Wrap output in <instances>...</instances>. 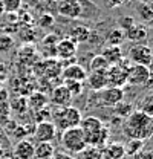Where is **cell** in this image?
Instances as JSON below:
<instances>
[{
	"mask_svg": "<svg viewBox=\"0 0 153 159\" xmlns=\"http://www.w3.org/2000/svg\"><path fill=\"white\" fill-rule=\"evenodd\" d=\"M129 60H121L118 64L107 69V87H123L127 84V70L130 67Z\"/></svg>",
	"mask_w": 153,
	"mask_h": 159,
	"instance_id": "obj_4",
	"label": "cell"
},
{
	"mask_svg": "<svg viewBox=\"0 0 153 159\" xmlns=\"http://www.w3.org/2000/svg\"><path fill=\"white\" fill-rule=\"evenodd\" d=\"M5 77H6V66L0 61V81L5 78Z\"/></svg>",
	"mask_w": 153,
	"mask_h": 159,
	"instance_id": "obj_39",
	"label": "cell"
},
{
	"mask_svg": "<svg viewBox=\"0 0 153 159\" xmlns=\"http://www.w3.org/2000/svg\"><path fill=\"white\" fill-rule=\"evenodd\" d=\"M107 2V5L110 6V8H119V6H123L127 0H106Z\"/></svg>",
	"mask_w": 153,
	"mask_h": 159,
	"instance_id": "obj_38",
	"label": "cell"
},
{
	"mask_svg": "<svg viewBox=\"0 0 153 159\" xmlns=\"http://www.w3.org/2000/svg\"><path fill=\"white\" fill-rule=\"evenodd\" d=\"M78 127L83 130V133L86 135V139H87L89 136L98 133L104 127V124H103L101 119L96 118V116H87V118H81V122H80Z\"/></svg>",
	"mask_w": 153,
	"mask_h": 159,
	"instance_id": "obj_14",
	"label": "cell"
},
{
	"mask_svg": "<svg viewBox=\"0 0 153 159\" xmlns=\"http://www.w3.org/2000/svg\"><path fill=\"white\" fill-rule=\"evenodd\" d=\"M11 109L19 112V113H23L26 109H28V99L25 97H17L14 98V101H11Z\"/></svg>",
	"mask_w": 153,
	"mask_h": 159,
	"instance_id": "obj_31",
	"label": "cell"
},
{
	"mask_svg": "<svg viewBox=\"0 0 153 159\" xmlns=\"http://www.w3.org/2000/svg\"><path fill=\"white\" fill-rule=\"evenodd\" d=\"M54 153L52 142H37L34 145V159H52Z\"/></svg>",
	"mask_w": 153,
	"mask_h": 159,
	"instance_id": "obj_20",
	"label": "cell"
},
{
	"mask_svg": "<svg viewBox=\"0 0 153 159\" xmlns=\"http://www.w3.org/2000/svg\"><path fill=\"white\" fill-rule=\"evenodd\" d=\"M101 156L103 159H124V144L121 142H107L104 147H101Z\"/></svg>",
	"mask_w": 153,
	"mask_h": 159,
	"instance_id": "obj_15",
	"label": "cell"
},
{
	"mask_svg": "<svg viewBox=\"0 0 153 159\" xmlns=\"http://www.w3.org/2000/svg\"><path fill=\"white\" fill-rule=\"evenodd\" d=\"M48 102H49V98L43 92H34V93H31L28 97V107H31L35 112L44 109L48 106Z\"/></svg>",
	"mask_w": 153,
	"mask_h": 159,
	"instance_id": "obj_21",
	"label": "cell"
},
{
	"mask_svg": "<svg viewBox=\"0 0 153 159\" xmlns=\"http://www.w3.org/2000/svg\"><path fill=\"white\" fill-rule=\"evenodd\" d=\"M149 67L141 64H130L127 70V83L132 86H146L149 80Z\"/></svg>",
	"mask_w": 153,
	"mask_h": 159,
	"instance_id": "obj_9",
	"label": "cell"
},
{
	"mask_svg": "<svg viewBox=\"0 0 153 159\" xmlns=\"http://www.w3.org/2000/svg\"><path fill=\"white\" fill-rule=\"evenodd\" d=\"M5 12V9H3V3H2V0H0V16Z\"/></svg>",
	"mask_w": 153,
	"mask_h": 159,
	"instance_id": "obj_42",
	"label": "cell"
},
{
	"mask_svg": "<svg viewBox=\"0 0 153 159\" xmlns=\"http://www.w3.org/2000/svg\"><path fill=\"white\" fill-rule=\"evenodd\" d=\"M19 35L20 39H21V41H26V43H31V41H34L35 40V31L29 26V25H26V28L23 26L21 29L19 31Z\"/></svg>",
	"mask_w": 153,
	"mask_h": 159,
	"instance_id": "obj_30",
	"label": "cell"
},
{
	"mask_svg": "<svg viewBox=\"0 0 153 159\" xmlns=\"http://www.w3.org/2000/svg\"><path fill=\"white\" fill-rule=\"evenodd\" d=\"M141 3H153V0H139Z\"/></svg>",
	"mask_w": 153,
	"mask_h": 159,
	"instance_id": "obj_43",
	"label": "cell"
},
{
	"mask_svg": "<svg viewBox=\"0 0 153 159\" xmlns=\"http://www.w3.org/2000/svg\"><path fill=\"white\" fill-rule=\"evenodd\" d=\"M110 67V64L104 60V57L100 54V55H95L92 57L90 63H89V69L90 72H96V70H107Z\"/></svg>",
	"mask_w": 153,
	"mask_h": 159,
	"instance_id": "obj_26",
	"label": "cell"
},
{
	"mask_svg": "<svg viewBox=\"0 0 153 159\" xmlns=\"http://www.w3.org/2000/svg\"><path fill=\"white\" fill-rule=\"evenodd\" d=\"M138 12L144 21H153V3H141L138 6Z\"/></svg>",
	"mask_w": 153,
	"mask_h": 159,
	"instance_id": "obj_28",
	"label": "cell"
},
{
	"mask_svg": "<svg viewBox=\"0 0 153 159\" xmlns=\"http://www.w3.org/2000/svg\"><path fill=\"white\" fill-rule=\"evenodd\" d=\"M133 159H153V152L150 150H141L139 153H136Z\"/></svg>",
	"mask_w": 153,
	"mask_h": 159,
	"instance_id": "obj_37",
	"label": "cell"
},
{
	"mask_svg": "<svg viewBox=\"0 0 153 159\" xmlns=\"http://www.w3.org/2000/svg\"><path fill=\"white\" fill-rule=\"evenodd\" d=\"M81 112L72 107V106H67V107H58L57 110L52 113V122L55 125V129H60L61 132L67 130V129H72V127H78L80 122H81Z\"/></svg>",
	"mask_w": 153,
	"mask_h": 159,
	"instance_id": "obj_2",
	"label": "cell"
},
{
	"mask_svg": "<svg viewBox=\"0 0 153 159\" xmlns=\"http://www.w3.org/2000/svg\"><path fill=\"white\" fill-rule=\"evenodd\" d=\"M86 81L89 87L95 92H100L107 87V70H96V72H89Z\"/></svg>",
	"mask_w": 153,
	"mask_h": 159,
	"instance_id": "obj_13",
	"label": "cell"
},
{
	"mask_svg": "<svg viewBox=\"0 0 153 159\" xmlns=\"http://www.w3.org/2000/svg\"><path fill=\"white\" fill-rule=\"evenodd\" d=\"M63 86L67 89V92L71 93L72 98H76L83 93L84 90V84L83 81H63Z\"/></svg>",
	"mask_w": 153,
	"mask_h": 159,
	"instance_id": "obj_25",
	"label": "cell"
},
{
	"mask_svg": "<svg viewBox=\"0 0 153 159\" xmlns=\"http://www.w3.org/2000/svg\"><path fill=\"white\" fill-rule=\"evenodd\" d=\"M58 41H60V37H58V35H55V34H48L44 39L41 40V44H43L44 48H49V46H51V49H55Z\"/></svg>",
	"mask_w": 153,
	"mask_h": 159,
	"instance_id": "obj_35",
	"label": "cell"
},
{
	"mask_svg": "<svg viewBox=\"0 0 153 159\" xmlns=\"http://www.w3.org/2000/svg\"><path fill=\"white\" fill-rule=\"evenodd\" d=\"M0 89H2V81H0Z\"/></svg>",
	"mask_w": 153,
	"mask_h": 159,
	"instance_id": "obj_44",
	"label": "cell"
},
{
	"mask_svg": "<svg viewBox=\"0 0 153 159\" xmlns=\"http://www.w3.org/2000/svg\"><path fill=\"white\" fill-rule=\"evenodd\" d=\"M133 110H135L133 106H132L130 102H127V101H121V102H118V104L114 107L115 115L119 116V118H127Z\"/></svg>",
	"mask_w": 153,
	"mask_h": 159,
	"instance_id": "obj_27",
	"label": "cell"
},
{
	"mask_svg": "<svg viewBox=\"0 0 153 159\" xmlns=\"http://www.w3.org/2000/svg\"><path fill=\"white\" fill-rule=\"evenodd\" d=\"M76 51H78V44L71 37H64V39H60L55 46V57L60 61L75 58Z\"/></svg>",
	"mask_w": 153,
	"mask_h": 159,
	"instance_id": "obj_8",
	"label": "cell"
},
{
	"mask_svg": "<svg viewBox=\"0 0 153 159\" xmlns=\"http://www.w3.org/2000/svg\"><path fill=\"white\" fill-rule=\"evenodd\" d=\"M152 119H153V118H152Z\"/></svg>",
	"mask_w": 153,
	"mask_h": 159,
	"instance_id": "obj_46",
	"label": "cell"
},
{
	"mask_svg": "<svg viewBox=\"0 0 153 159\" xmlns=\"http://www.w3.org/2000/svg\"><path fill=\"white\" fill-rule=\"evenodd\" d=\"M57 11L66 19H78L81 17L80 0H60L57 2Z\"/></svg>",
	"mask_w": 153,
	"mask_h": 159,
	"instance_id": "obj_10",
	"label": "cell"
},
{
	"mask_svg": "<svg viewBox=\"0 0 153 159\" xmlns=\"http://www.w3.org/2000/svg\"><path fill=\"white\" fill-rule=\"evenodd\" d=\"M14 46V39L9 34H0V51L6 52Z\"/></svg>",
	"mask_w": 153,
	"mask_h": 159,
	"instance_id": "obj_33",
	"label": "cell"
},
{
	"mask_svg": "<svg viewBox=\"0 0 153 159\" xmlns=\"http://www.w3.org/2000/svg\"><path fill=\"white\" fill-rule=\"evenodd\" d=\"M54 23H55V19H54L51 14H48V12H43V14L38 17V25H40V28H52Z\"/></svg>",
	"mask_w": 153,
	"mask_h": 159,
	"instance_id": "obj_34",
	"label": "cell"
},
{
	"mask_svg": "<svg viewBox=\"0 0 153 159\" xmlns=\"http://www.w3.org/2000/svg\"><path fill=\"white\" fill-rule=\"evenodd\" d=\"M6 97H8V92L3 90V89H0V102H2V101L5 102V101H6Z\"/></svg>",
	"mask_w": 153,
	"mask_h": 159,
	"instance_id": "obj_40",
	"label": "cell"
},
{
	"mask_svg": "<svg viewBox=\"0 0 153 159\" xmlns=\"http://www.w3.org/2000/svg\"><path fill=\"white\" fill-rule=\"evenodd\" d=\"M144 147V141L141 139H133V138H129L127 142L124 144V152H126V156H132L133 158L136 153H139Z\"/></svg>",
	"mask_w": 153,
	"mask_h": 159,
	"instance_id": "obj_23",
	"label": "cell"
},
{
	"mask_svg": "<svg viewBox=\"0 0 153 159\" xmlns=\"http://www.w3.org/2000/svg\"><path fill=\"white\" fill-rule=\"evenodd\" d=\"M57 135V129L52 121H41L35 124L32 136L37 142H52V139Z\"/></svg>",
	"mask_w": 153,
	"mask_h": 159,
	"instance_id": "obj_7",
	"label": "cell"
},
{
	"mask_svg": "<svg viewBox=\"0 0 153 159\" xmlns=\"http://www.w3.org/2000/svg\"><path fill=\"white\" fill-rule=\"evenodd\" d=\"M135 25V19H132V17H123V19L119 20V29H123L124 32L127 31V29H130L132 26Z\"/></svg>",
	"mask_w": 153,
	"mask_h": 159,
	"instance_id": "obj_36",
	"label": "cell"
},
{
	"mask_svg": "<svg viewBox=\"0 0 153 159\" xmlns=\"http://www.w3.org/2000/svg\"><path fill=\"white\" fill-rule=\"evenodd\" d=\"M139 110H141L142 113H146L147 116L153 118V95L146 97V99L142 101V104H141V107H139Z\"/></svg>",
	"mask_w": 153,
	"mask_h": 159,
	"instance_id": "obj_32",
	"label": "cell"
},
{
	"mask_svg": "<svg viewBox=\"0 0 153 159\" xmlns=\"http://www.w3.org/2000/svg\"><path fill=\"white\" fill-rule=\"evenodd\" d=\"M106 40H107L109 46H121V43L126 40L124 31H123V29H119V28H115V29H112V31L107 34Z\"/></svg>",
	"mask_w": 153,
	"mask_h": 159,
	"instance_id": "obj_24",
	"label": "cell"
},
{
	"mask_svg": "<svg viewBox=\"0 0 153 159\" xmlns=\"http://www.w3.org/2000/svg\"><path fill=\"white\" fill-rule=\"evenodd\" d=\"M147 87H153V74L149 75V80H147V84H146Z\"/></svg>",
	"mask_w": 153,
	"mask_h": 159,
	"instance_id": "obj_41",
	"label": "cell"
},
{
	"mask_svg": "<svg viewBox=\"0 0 153 159\" xmlns=\"http://www.w3.org/2000/svg\"><path fill=\"white\" fill-rule=\"evenodd\" d=\"M101 55L104 57V60H106L110 66L118 64L121 60L124 58V54H123L121 46H106L104 51L101 52Z\"/></svg>",
	"mask_w": 153,
	"mask_h": 159,
	"instance_id": "obj_18",
	"label": "cell"
},
{
	"mask_svg": "<svg viewBox=\"0 0 153 159\" xmlns=\"http://www.w3.org/2000/svg\"><path fill=\"white\" fill-rule=\"evenodd\" d=\"M123 130L129 138L147 141L153 136V119L141 110H133L124 121Z\"/></svg>",
	"mask_w": 153,
	"mask_h": 159,
	"instance_id": "obj_1",
	"label": "cell"
},
{
	"mask_svg": "<svg viewBox=\"0 0 153 159\" xmlns=\"http://www.w3.org/2000/svg\"><path fill=\"white\" fill-rule=\"evenodd\" d=\"M54 2H60V0H54Z\"/></svg>",
	"mask_w": 153,
	"mask_h": 159,
	"instance_id": "obj_45",
	"label": "cell"
},
{
	"mask_svg": "<svg viewBox=\"0 0 153 159\" xmlns=\"http://www.w3.org/2000/svg\"><path fill=\"white\" fill-rule=\"evenodd\" d=\"M75 159H103L101 148L94 147V145H86L81 152L75 153Z\"/></svg>",
	"mask_w": 153,
	"mask_h": 159,
	"instance_id": "obj_22",
	"label": "cell"
},
{
	"mask_svg": "<svg viewBox=\"0 0 153 159\" xmlns=\"http://www.w3.org/2000/svg\"><path fill=\"white\" fill-rule=\"evenodd\" d=\"M14 156L17 159H34V144L28 139H20L14 145Z\"/></svg>",
	"mask_w": 153,
	"mask_h": 159,
	"instance_id": "obj_16",
	"label": "cell"
},
{
	"mask_svg": "<svg viewBox=\"0 0 153 159\" xmlns=\"http://www.w3.org/2000/svg\"><path fill=\"white\" fill-rule=\"evenodd\" d=\"M61 145H63L64 150H67L69 153L75 155V153L81 152L87 145L86 135L83 133V130L80 127L67 129V130H64L61 133Z\"/></svg>",
	"mask_w": 153,
	"mask_h": 159,
	"instance_id": "obj_3",
	"label": "cell"
},
{
	"mask_svg": "<svg viewBox=\"0 0 153 159\" xmlns=\"http://www.w3.org/2000/svg\"><path fill=\"white\" fill-rule=\"evenodd\" d=\"M60 77L63 78V81H83L84 83L86 77H87V70L81 64L74 63V64L64 66Z\"/></svg>",
	"mask_w": 153,
	"mask_h": 159,
	"instance_id": "obj_11",
	"label": "cell"
},
{
	"mask_svg": "<svg viewBox=\"0 0 153 159\" xmlns=\"http://www.w3.org/2000/svg\"><path fill=\"white\" fill-rule=\"evenodd\" d=\"M153 60V51L147 44H135L129 51V61L132 64H141V66H149Z\"/></svg>",
	"mask_w": 153,
	"mask_h": 159,
	"instance_id": "obj_5",
	"label": "cell"
},
{
	"mask_svg": "<svg viewBox=\"0 0 153 159\" xmlns=\"http://www.w3.org/2000/svg\"><path fill=\"white\" fill-rule=\"evenodd\" d=\"M51 102L55 107H67L72 102V97L67 92V89L63 84H60L57 87H54L51 92Z\"/></svg>",
	"mask_w": 153,
	"mask_h": 159,
	"instance_id": "obj_12",
	"label": "cell"
},
{
	"mask_svg": "<svg viewBox=\"0 0 153 159\" xmlns=\"http://www.w3.org/2000/svg\"><path fill=\"white\" fill-rule=\"evenodd\" d=\"M124 35H126V40L133 41L136 44H141L144 40L149 37V31H147V28L144 25H136L135 23L130 29H127L124 32Z\"/></svg>",
	"mask_w": 153,
	"mask_h": 159,
	"instance_id": "obj_17",
	"label": "cell"
},
{
	"mask_svg": "<svg viewBox=\"0 0 153 159\" xmlns=\"http://www.w3.org/2000/svg\"><path fill=\"white\" fill-rule=\"evenodd\" d=\"M21 2H23V0H2L5 12H8V14H16L17 11H20V8H21Z\"/></svg>",
	"mask_w": 153,
	"mask_h": 159,
	"instance_id": "obj_29",
	"label": "cell"
},
{
	"mask_svg": "<svg viewBox=\"0 0 153 159\" xmlns=\"http://www.w3.org/2000/svg\"><path fill=\"white\" fill-rule=\"evenodd\" d=\"M90 32L92 31L87 26H84V25H75L71 29V32H69L67 37H71L76 44H80V43H86V41L90 40Z\"/></svg>",
	"mask_w": 153,
	"mask_h": 159,
	"instance_id": "obj_19",
	"label": "cell"
},
{
	"mask_svg": "<svg viewBox=\"0 0 153 159\" xmlns=\"http://www.w3.org/2000/svg\"><path fill=\"white\" fill-rule=\"evenodd\" d=\"M100 104L104 107H115L118 102L124 101V89L123 87H106L98 92Z\"/></svg>",
	"mask_w": 153,
	"mask_h": 159,
	"instance_id": "obj_6",
	"label": "cell"
}]
</instances>
